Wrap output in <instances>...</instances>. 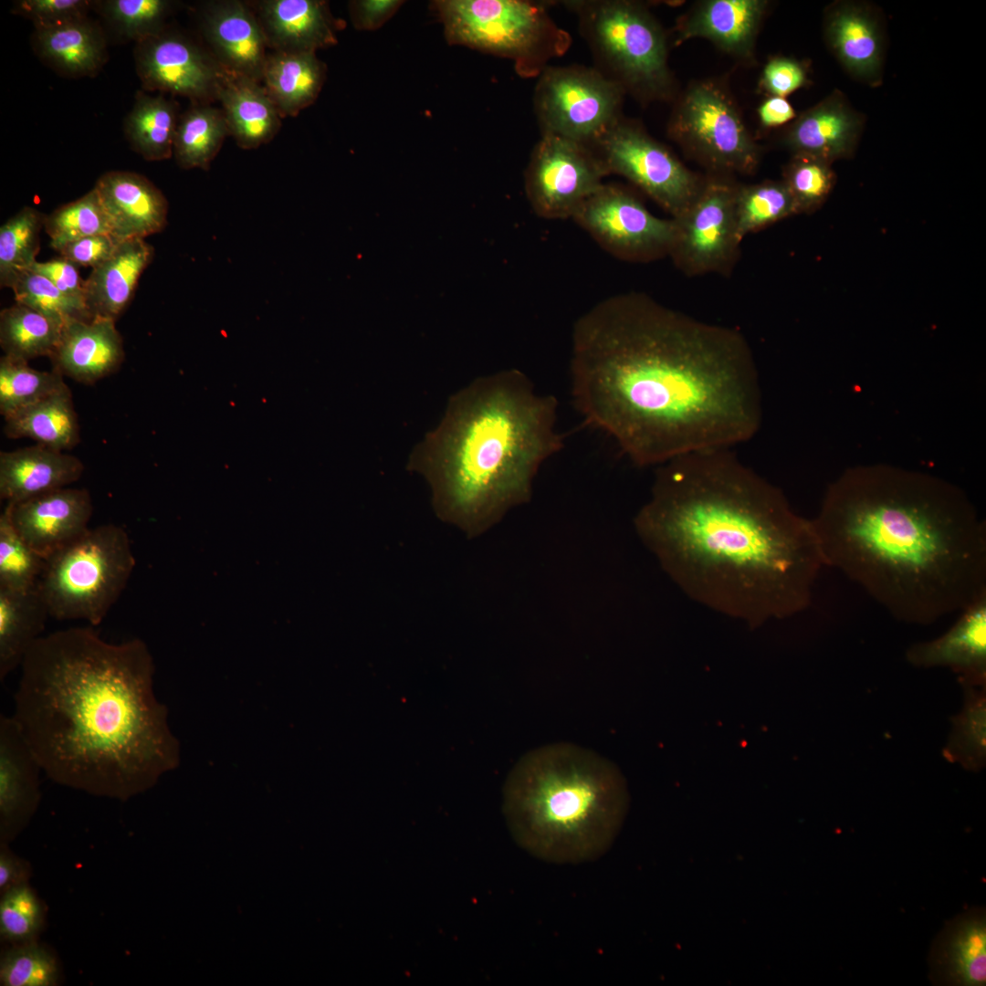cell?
Masks as SVG:
<instances>
[{
	"mask_svg": "<svg viewBox=\"0 0 986 986\" xmlns=\"http://www.w3.org/2000/svg\"><path fill=\"white\" fill-rule=\"evenodd\" d=\"M572 335L574 406L636 465L731 448L759 431V375L739 330L632 291L593 306Z\"/></svg>",
	"mask_w": 986,
	"mask_h": 986,
	"instance_id": "obj_1",
	"label": "cell"
},
{
	"mask_svg": "<svg viewBox=\"0 0 986 986\" xmlns=\"http://www.w3.org/2000/svg\"><path fill=\"white\" fill-rule=\"evenodd\" d=\"M635 526L690 598L752 626L806 609L825 567L812 519L730 448L660 465Z\"/></svg>",
	"mask_w": 986,
	"mask_h": 986,
	"instance_id": "obj_2",
	"label": "cell"
},
{
	"mask_svg": "<svg viewBox=\"0 0 986 986\" xmlns=\"http://www.w3.org/2000/svg\"><path fill=\"white\" fill-rule=\"evenodd\" d=\"M89 627L42 635L26 655L13 717L53 781L127 801L176 761L154 665L139 638L112 644Z\"/></svg>",
	"mask_w": 986,
	"mask_h": 986,
	"instance_id": "obj_3",
	"label": "cell"
},
{
	"mask_svg": "<svg viewBox=\"0 0 986 986\" xmlns=\"http://www.w3.org/2000/svg\"><path fill=\"white\" fill-rule=\"evenodd\" d=\"M812 523L825 567L897 619L931 624L986 592V526L960 488L887 465L831 483Z\"/></svg>",
	"mask_w": 986,
	"mask_h": 986,
	"instance_id": "obj_4",
	"label": "cell"
},
{
	"mask_svg": "<svg viewBox=\"0 0 986 986\" xmlns=\"http://www.w3.org/2000/svg\"><path fill=\"white\" fill-rule=\"evenodd\" d=\"M557 424L555 396L501 371L453 396L409 467L429 483L439 518L476 536L530 498L540 467L564 446Z\"/></svg>",
	"mask_w": 986,
	"mask_h": 986,
	"instance_id": "obj_5",
	"label": "cell"
},
{
	"mask_svg": "<svg viewBox=\"0 0 986 986\" xmlns=\"http://www.w3.org/2000/svg\"><path fill=\"white\" fill-rule=\"evenodd\" d=\"M628 801L619 768L570 742L528 751L503 789V812L516 843L532 856L555 864L603 856L622 827Z\"/></svg>",
	"mask_w": 986,
	"mask_h": 986,
	"instance_id": "obj_6",
	"label": "cell"
},
{
	"mask_svg": "<svg viewBox=\"0 0 986 986\" xmlns=\"http://www.w3.org/2000/svg\"><path fill=\"white\" fill-rule=\"evenodd\" d=\"M135 565L126 530L104 524L46 559L37 589L50 617L97 626L125 590Z\"/></svg>",
	"mask_w": 986,
	"mask_h": 986,
	"instance_id": "obj_7",
	"label": "cell"
},
{
	"mask_svg": "<svg viewBox=\"0 0 986 986\" xmlns=\"http://www.w3.org/2000/svg\"><path fill=\"white\" fill-rule=\"evenodd\" d=\"M563 3L576 14L600 72L642 100L671 94L666 36L642 5L624 0Z\"/></svg>",
	"mask_w": 986,
	"mask_h": 986,
	"instance_id": "obj_8",
	"label": "cell"
},
{
	"mask_svg": "<svg viewBox=\"0 0 986 986\" xmlns=\"http://www.w3.org/2000/svg\"><path fill=\"white\" fill-rule=\"evenodd\" d=\"M432 4L450 44L512 59L517 73L525 78L540 76L548 61L562 56L572 42L543 3L439 0Z\"/></svg>",
	"mask_w": 986,
	"mask_h": 986,
	"instance_id": "obj_9",
	"label": "cell"
},
{
	"mask_svg": "<svg viewBox=\"0 0 986 986\" xmlns=\"http://www.w3.org/2000/svg\"><path fill=\"white\" fill-rule=\"evenodd\" d=\"M671 136L710 173L752 174L760 152L732 100L710 81L691 85L677 102Z\"/></svg>",
	"mask_w": 986,
	"mask_h": 986,
	"instance_id": "obj_10",
	"label": "cell"
},
{
	"mask_svg": "<svg viewBox=\"0 0 986 986\" xmlns=\"http://www.w3.org/2000/svg\"><path fill=\"white\" fill-rule=\"evenodd\" d=\"M624 89L596 68L548 66L534 90L542 134L592 146L621 117Z\"/></svg>",
	"mask_w": 986,
	"mask_h": 986,
	"instance_id": "obj_11",
	"label": "cell"
},
{
	"mask_svg": "<svg viewBox=\"0 0 986 986\" xmlns=\"http://www.w3.org/2000/svg\"><path fill=\"white\" fill-rule=\"evenodd\" d=\"M590 147L608 174L629 180L672 218L688 209L704 182L664 145L622 118Z\"/></svg>",
	"mask_w": 986,
	"mask_h": 986,
	"instance_id": "obj_12",
	"label": "cell"
},
{
	"mask_svg": "<svg viewBox=\"0 0 986 986\" xmlns=\"http://www.w3.org/2000/svg\"><path fill=\"white\" fill-rule=\"evenodd\" d=\"M607 253L627 262L669 257L677 236L674 218L648 211L629 189L603 183L572 218Z\"/></svg>",
	"mask_w": 986,
	"mask_h": 986,
	"instance_id": "obj_13",
	"label": "cell"
},
{
	"mask_svg": "<svg viewBox=\"0 0 986 986\" xmlns=\"http://www.w3.org/2000/svg\"><path fill=\"white\" fill-rule=\"evenodd\" d=\"M739 184L730 175L710 173L677 223L670 252L675 266L687 277L731 274L740 258L735 200Z\"/></svg>",
	"mask_w": 986,
	"mask_h": 986,
	"instance_id": "obj_14",
	"label": "cell"
},
{
	"mask_svg": "<svg viewBox=\"0 0 986 986\" xmlns=\"http://www.w3.org/2000/svg\"><path fill=\"white\" fill-rule=\"evenodd\" d=\"M608 175L588 145L552 134H542L525 172L526 196L541 218H572L582 203Z\"/></svg>",
	"mask_w": 986,
	"mask_h": 986,
	"instance_id": "obj_15",
	"label": "cell"
},
{
	"mask_svg": "<svg viewBox=\"0 0 986 986\" xmlns=\"http://www.w3.org/2000/svg\"><path fill=\"white\" fill-rule=\"evenodd\" d=\"M134 58L145 90L184 96L193 103L216 100L224 68L184 36L163 29L136 43Z\"/></svg>",
	"mask_w": 986,
	"mask_h": 986,
	"instance_id": "obj_16",
	"label": "cell"
},
{
	"mask_svg": "<svg viewBox=\"0 0 986 986\" xmlns=\"http://www.w3.org/2000/svg\"><path fill=\"white\" fill-rule=\"evenodd\" d=\"M5 508L18 534L45 560L87 532L93 513L89 492L68 487Z\"/></svg>",
	"mask_w": 986,
	"mask_h": 986,
	"instance_id": "obj_17",
	"label": "cell"
},
{
	"mask_svg": "<svg viewBox=\"0 0 986 986\" xmlns=\"http://www.w3.org/2000/svg\"><path fill=\"white\" fill-rule=\"evenodd\" d=\"M39 760L13 717L0 718V844L28 825L40 801Z\"/></svg>",
	"mask_w": 986,
	"mask_h": 986,
	"instance_id": "obj_18",
	"label": "cell"
},
{
	"mask_svg": "<svg viewBox=\"0 0 986 986\" xmlns=\"http://www.w3.org/2000/svg\"><path fill=\"white\" fill-rule=\"evenodd\" d=\"M209 53L226 71L261 82L267 44L256 13L237 0L212 1L201 11Z\"/></svg>",
	"mask_w": 986,
	"mask_h": 986,
	"instance_id": "obj_19",
	"label": "cell"
},
{
	"mask_svg": "<svg viewBox=\"0 0 986 986\" xmlns=\"http://www.w3.org/2000/svg\"><path fill=\"white\" fill-rule=\"evenodd\" d=\"M828 47L854 78L880 83L884 64V32L872 6L851 1L832 5L824 18Z\"/></svg>",
	"mask_w": 986,
	"mask_h": 986,
	"instance_id": "obj_20",
	"label": "cell"
},
{
	"mask_svg": "<svg viewBox=\"0 0 986 986\" xmlns=\"http://www.w3.org/2000/svg\"><path fill=\"white\" fill-rule=\"evenodd\" d=\"M93 188L108 218L110 235L117 240L144 239L166 226L167 200L146 177L131 172H108Z\"/></svg>",
	"mask_w": 986,
	"mask_h": 986,
	"instance_id": "obj_21",
	"label": "cell"
},
{
	"mask_svg": "<svg viewBox=\"0 0 986 986\" xmlns=\"http://www.w3.org/2000/svg\"><path fill=\"white\" fill-rule=\"evenodd\" d=\"M125 357L115 321L102 317L64 322L57 347L49 357L53 370L83 384L116 372Z\"/></svg>",
	"mask_w": 986,
	"mask_h": 986,
	"instance_id": "obj_22",
	"label": "cell"
},
{
	"mask_svg": "<svg viewBox=\"0 0 986 986\" xmlns=\"http://www.w3.org/2000/svg\"><path fill=\"white\" fill-rule=\"evenodd\" d=\"M864 122L844 95L834 90L791 123L782 144L792 154H808L833 163L853 156Z\"/></svg>",
	"mask_w": 986,
	"mask_h": 986,
	"instance_id": "obj_23",
	"label": "cell"
},
{
	"mask_svg": "<svg viewBox=\"0 0 986 986\" xmlns=\"http://www.w3.org/2000/svg\"><path fill=\"white\" fill-rule=\"evenodd\" d=\"M960 612L944 635L913 645L907 658L919 667H950L966 685H981L986 676V592Z\"/></svg>",
	"mask_w": 986,
	"mask_h": 986,
	"instance_id": "obj_24",
	"label": "cell"
},
{
	"mask_svg": "<svg viewBox=\"0 0 986 986\" xmlns=\"http://www.w3.org/2000/svg\"><path fill=\"white\" fill-rule=\"evenodd\" d=\"M928 963L934 984L984 986L985 909L971 908L948 921L932 943Z\"/></svg>",
	"mask_w": 986,
	"mask_h": 986,
	"instance_id": "obj_25",
	"label": "cell"
},
{
	"mask_svg": "<svg viewBox=\"0 0 986 986\" xmlns=\"http://www.w3.org/2000/svg\"><path fill=\"white\" fill-rule=\"evenodd\" d=\"M255 13L273 51L316 52L337 42V25L325 1L263 0Z\"/></svg>",
	"mask_w": 986,
	"mask_h": 986,
	"instance_id": "obj_26",
	"label": "cell"
},
{
	"mask_svg": "<svg viewBox=\"0 0 986 986\" xmlns=\"http://www.w3.org/2000/svg\"><path fill=\"white\" fill-rule=\"evenodd\" d=\"M82 461L40 444L0 453V498L16 503L79 480Z\"/></svg>",
	"mask_w": 986,
	"mask_h": 986,
	"instance_id": "obj_27",
	"label": "cell"
},
{
	"mask_svg": "<svg viewBox=\"0 0 986 986\" xmlns=\"http://www.w3.org/2000/svg\"><path fill=\"white\" fill-rule=\"evenodd\" d=\"M767 5L763 0L703 1L681 20L677 42L703 37L726 52L748 58Z\"/></svg>",
	"mask_w": 986,
	"mask_h": 986,
	"instance_id": "obj_28",
	"label": "cell"
},
{
	"mask_svg": "<svg viewBox=\"0 0 986 986\" xmlns=\"http://www.w3.org/2000/svg\"><path fill=\"white\" fill-rule=\"evenodd\" d=\"M152 257L153 247L144 239L120 242L112 256L92 268L84 280V301L89 315L116 321Z\"/></svg>",
	"mask_w": 986,
	"mask_h": 986,
	"instance_id": "obj_29",
	"label": "cell"
},
{
	"mask_svg": "<svg viewBox=\"0 0 986 986\" xmlns=\"http://www.w3.org/2000/svg\"><path fill=\"white\" fill-rule=\"evenodd\" d=\"M33 47L47 66L68 78L96 75L108 56L102 29L88 16L35 28Z\"/></svg>",
	"mask_w": 986,
	"mask_h": 986,
	"instance_id": "obj_30",
	"label": "cell"
},
{
	"mask_svg": "<svg viewBox=\"0 0 986 986\" xmlns=\"http://www.w3.org/2000/svg\"><path fill=\"white\" fill-rule=\"evenodd\" d=\"M216 100L229 135L243 149L267 143L280 128L281 116L260 82L224 69Z\"/></svg>",
	"mask_w": 986,
	"mask_h": 986,
	"instance_id": "obj_31",
	"label": "cell"
},
{
	"mask_svg": "<svg viewBox=\"0 0 986 986\" xmlns=\"http://www.w3.org/2000/svg\"><path fill=\"white\" fill-rule=\"evenodd\" d=\"M326 66L316 52L268 53L261 85L281 117L297 116L318 98Z\"/></svg>",
	"mask_w": 986,
	"mask_h": 986,
	"instance_id": "obj_32",
	"label": "cell"
},
{
	"mask_svg": "<svg viewBox=\"0 0 986 986\" xmlns=\"http://www.w3.org/2000/svg\"><path fill=\"white\" fill-rule=\"evenodd\" d=\"M50 617L37 586L28 591L0 588V679L22 662L42 636Z\"/></svg>",
	"mask_w": 986,
	"mask_h": 986,
	"instance_id": "obj_33",
	"label": "cell"
},
{
	"mask_svg": "<svg viewBox=\"0 0 986 986\" xmlns=\"http://www.w3.org/2000/svg\"><path fill=\"white\" fill-rule=\"evenodd\" d=\"M9 438H29L57 450L76 446L79 425L68 386L16 412L5 419Z\"/></svg>",
	"mask_w": 986,
	"mask_h": 986,
	"instance_id": "obj_34",
	"label": "cell"
},
{
	"mask_svg": "<svg viewBox=\"0 0 986 986\" xmlns=\"http://www.w3.org/2000/svg\"><path fill=\"white\" fill-rule=\"evenodd\" d=\"M177 105L163 94L138 91L124 120V134L133 151L147 161H162L173 154L179 121Z\"/></svg>",
	"mask_w": 986,
	"mask_h": 986,
	"instance_id": "obj_35",
	"label": "cell"
},
{
	"mask_svg": "<svg viewBox=\"0 0 986 986\" xmlns=\"http://www.w3.org/2000/svg\"><path fill=\"white\" fill-rule=\"evenodd\" d=\"M227 135L229 131L221 109L210 103L194 102L179 117L175 131L173 155L178 165L184 169L208 170Z\"/></svg>",
	"mask_w": 986,
	"mask_h": 986,
	"instance_id": "obj_36",
	"label": "cell"
},
{
	"mask_svg": "<svg viewBox=\"0 0 986 986\" xmlns=\"http://www.w3.org/2000/svg\"><path fill=\"white\" fill-rule=\"evenodd\" d=\"M64 322L16 303L0 312V346L4 355L24 362L50 357Z\"/></svg>",
	"mask_w": 986,
	"mask_h": 986,
	"instance_id": "obj_37",
	"label": "cell"
},
{
	"mask_svg": "<svg viewBox=\"0 0 986 986\" xmlns=\"http://www.w3.org/2000/svg\"><path fill=\"white\" fill-rule=\"evenodd\" d=\"M795 215L798 214L794 201L781 180L739 184L735 218L740 243L746 236Z\"/></svg>",
	"mask_w": 986,
	"mask_h": 986,
	"instance_id": "obj_38",
	"label": "cell"
},
{
	"mask_svg": "<svg viewBox=\"0 0 986 986\" xmlns=\"http://www.w3.org/2000/svg\"><path fill=\"white\" fill-rule=\"evenodd\" d=\"M45 216L29 206L22 208L0 228V284L10 288L21 272L36 262Z\"/></svg>",
	"mask_w": 986,
	"mask_h": 986,
	"instance_id": "obj_39",
	"label": "cell"
},
{
	"mask_svg": "<svg viewBox=\"0 0 986 986\" xmlns=\"http://www.w3.org/2000/svg\"><path fill=\"white\" fill-rule=\"evenodd\" d=\"M68 386L55 370H36L27 362L0 359V414L4 419Z\"/></svg>",
	"mask_w": 986,
	"mask_h": 986,
	"instance_id": "obj_40",
	"label": "cell"
},
{
	"mask_svg": "<svg viewBox=\"0 0 986 986\" xmlns=\"http://www.w3.org/2000/svg\"><path fill=\"white\" fill-rule=\"evenodd\" d=\"M61 976L57 955L38 940L8 945L1 953L2 986H57Z\"/></svg>",
	"mask_w": 986,
	"mask_h": 986,
	"instance_id": "obj_41",
	"label": "cell"
},
{
	"mask_svg": "<svg viewBox=\"0 0 986 986\" xmlns=\"http://www.w3.org/2000/svg\"><path fill=\"white\" fill-rule=\"evenodd\" d=\"M44 229L57 251L65 244L85 236L110 234L108 218L94 188L46 215Z\"/></svg>",
	"mask_w": 986,
	"mask_h": 986,
	"instance_id": "obj_42",
	"label": "cell"
},
{
	"mask_svg": "<svg viewBox=\"0 0 986 986\" xmlns=\"http://www.w3.org/2000/svg\"><path fill=\"white\" fill-rule=\"evenodd\" d=\"M797 214H812L818 210L830 195L836 175L832 163L808 154H792L782 173Z\"/></svg>",
	"mask_w": 986,
	"mask_h": 986,
	"instance_id": "obj_43",
	"label": "cell"
},
{
	"mask_svg": "<svg viewBox=\"0 0 986 986\" xmlns=\"http://www.w3.org/2000/svg\"><path fill=\"white\" fill-rule=\"evenodd\" d=\"M0 939L7 945L38 940L46 925L47 908L29 884L0 894Z\"/></svg>",
	"mask_w": 986,
	"mask_h": 986,
	"instance_id": "obj_44",
	"label": "cell"
},
{
	"mask_svg": "<svg viewBox=\"0 0 986 986\" xmlns=\"http://www.w3.org/2000/svg\"><path fill=\"white\" fill-rule=\"evenodd\" d=\"M45 559L18 534L5 508L0 515V588L28 591L37 586Z\"/></svg>",
	"mask_w": 986,
	"mask_h": 986,
	"instance_id": "obj_45",
	"label": "cell"
},
{
	"mask_svg": "<svg viewBox=\"0 0 986 986\" xmlns=\"http://www.w3.org/2000/svg\"><path fill=\"white\" fill-rule=\"evenodd\" d=\"M93 5L118 35L136 43L163 31L172 7L166 0H106Z\"/></svg>",
	"mask_w": 986,
	"mask_h": 986,
	"instance_id": "obj_46",
	"label": "cell"
},
{
	"mask_svg": "<svg viewBox=\"0 0 986 986\" xmlns=\"http://www.w3.org/2000/svg\"><path fill=\"white\" fill-rule=\"evenodd\" d=\"M10 288L17 303L28 306L62 322L90 320L83 301L68 296L47 278L27 269L18 274Z\"/></svg>",
	"mask_w": 986,
	"mask_h": 986,
	"instance_id": "obj_47",
	"label": "cell"
},
{
	"mask_svg": "<svg viewBox=\"0 0 986 986\" xmlns=\"http://www.w3.org/2000/svg\"><path fill=\"white\" fill-rule=\"evenodd\" d=\"M963 711L954 719L946 753L968 769H979L985 760V697L970 687Z\"/></svg>",
	"mask_w": 986,
	"mask_h": 986,
	"instance_id": "obj_48",
	"label": "cell"
},
{
	"mask_svg": "<svg viewBox=\"0 0 986 986\" xmlns=\"http://www.w3.org/2000/svg\"><path fill=\"white\" fill-rule=\"evenodd\" d=\"M91 6L93 2L86 0H21L14 4L12 12L41 28L87 16Z\"/></svg>",
	"mask_w": 986,
	"mask_h": 986,
	"instance_id": "obj_49",
	"label": "cell"
},
{
	"mask_svg": "<svg viewBox=\"0 0 986 986\" xmlns=\"http://www.w3.org/2000/svg\"><path fill=\"white\" fill-rule=\"evenodd\" d=\"M808 83L805 65L786 57L771 58L761 73L760 87L771 96L785 98Z\"/></svg>",
	"mask_w": 986,
	"mask_h": 986,
	"instance_id": "obj_50",
	"label": "cell"
},
{
	"mask_svg": "<svg viewBox=\"0 0 986 986\" xmlns=\"http://www.w3.org/2000/svg\"><path fill=\"white\" fill-rule=\"evenodd\" d=\"M120 242L110 234H99L68 242L58 251L78 267L94 268L112 256Z\"/></svg>",
	"mask_w": 986,
	"mask_h": 986,
	"instance_id": "obj_51",
	"label": "cell"
},
{
	"mask_svg": "<svg viewBox=\"0 0 986 986\" xmlns=\"http://www.w3.org/2000/svg\"><path fill=\"white\" fill-rule=\"evenodd\" d=\"M32 269L47 278L58 288L69 297L84 301V281L79 267L63 257L46 262L37 261Z\"/></svg>",
	"mask_w": 986,
	"mask_h": 986,
	"instance_id": "obj_52",
	"label": "cell"
},
{
	"mask_svg": "<svg viewBox=\"0 0 986 986\" xmlns=\"http://www.w3.org/2000/svg\"><path fill=\"white\" fill-rule=\"evenodd\" d=\"M404 2L400 0H355L349 3L352 25L359 30H375L385 24Z\"/></svg>",
	"mask_w": 986,
	"mask_h": 986,
	"instance_id": "obj_53",
	"label": "cell"
},
{
	"mask_svg": "<svg viewBox=\"0 0 986 986\" xmlns=\"http://www.w3.org/2000/svg\"><path fill=\"white\" fill-rule=\"evenodd\" d=\"M32 874V865L26 859L15 854L9 844H0V894L27 884Z\"/></svg>",
	"mask_w": 986,
	"mask_h": 986,
	"instance_id": "obj_54",
	"label": "cell"
},
{
	"mask_svg": "<svg viewBox=\"0 0 986 986\" xmlns=\"http://www.w3.org/2000/svg\"><path fill=\"white\" fill-rule=\"evenodd\" d=\"M758 116L764 127L773 128L791 121L796 113L785 98L771 96L760 105Z\"/></svg>",
	"mask_w": 986,
	"mask_h": 986,
	"instance_id": "obj_55",
	"label": "cell"
}]
</instances>
